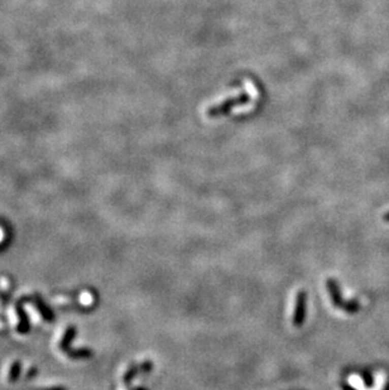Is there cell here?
<instances>
[{
    "label": "cell",
    "instance_id": "obj_1",
    "mask_svg": "<svg viewBox=\"0 0 389 390\" xmlns=\"http://www.w3.org/2000/svg\"><path fill=\"white\" fill-rule=\"evenodd\" d=\"M259 94V87L255 86L253 81L250 80H246L244 81V86L240 87L238 91L230 92V94L225 95V96L219 97V100H215V101L210 102L209 105L205 109V118L212 119V118H221L226 114L228 109L230 108V105H234V114H237V109H235V105L237 108H240L242 113H248V110L253 109L254 107L258 102L259 97H254V99H246L245 97L253 96V95ZM238 115V114H237Z\"/></svg>",
    "mask_w": 389,
    "mask_h": 390
},
{
    "label": "cell",
    "instance_id": "obj_2",
    "mask_svg": "<svg viewBox=\"0 0 389 390\" xmlns=\"http://www.w3.org/2000/svg\"><path fill=\"white\" fill-rule=\"evenodd\" d=\"M305 308H306V292L301 291L297 294V302H296V311L295 317H293V325L296 327L302 326L305 321Z\"/></svg>",
    "mask_w": 389,
    "mask_h": 390
},
{
    "label": "cell",
    "instance_id": "obj_3",
    "mask_svg": "<svg viewBox=\"0 0 389 390\" xmlns=\"http://www.w3.org/2000/svg\"><path fill=\"white\" fill-rule=\"evenodd\" d=\"M36 306H37V308L40 309V312L42 313V316L45 317V318L47 320L48 322H51L52 320H53V314H52V312L49 311L48 307L46 306L45 303H43L42 299H41L38 296H36Z\"/></svg>",
    "mask_w": 389,
    "mask_h": 390
},
{
    "label": "cell",
    "instance_id": "obj_4",
    "mask_svg": "<svg viewBox=\"0 0 389 390\" xmlns=\"http://www.w3.org/2000/svg\"><path fill=\"white\" fill-rule=\"evenodd\" d=\"M75 332H76V331H75L74 327H69V329H67V331L64 332L63 337H62V341H61V348H62V350H63V352H64V351H66V348L69 347L70 342H71V340H72V337H74V336H75Z\"/></svg>",
    "mask_w": 389,
    "mask_h": 390
},
{
    "label": "cell",
    "instance_id": "obj_5",
    "mask_svg": "<svg viewBox=\"0 0 389 390\" xmlns=\"http://www.w3.org/2000/svg\"><path fill=\"white\" fill-rule=\"evenodd\" d=\"M18 314H19V320H20V324L19 326H18V330H19V332H28V329H29V326H28V321H27V316H25V313L23 312V309L18 308Z\"/></svg>",
    "mask_w": 389,
    "mask_h": 390
},
{
    "label": "cell",
    "instance_id": "obj_6",
    "mask_svg": "<svg viewBox=\"0 0 389 390\" xmlns=\"http://www.w3.org/2000/svg\"><path fill=\"white\" fill-rule=\"evenodd\" d=\"M19 368H20L19 361H14V364H13L12 368H10V373H9V380L12 381V383L17 380L18 375H19Z\"/></svg>",
    "mask_w": 389,
    "mask_h": 390
}]
</instances>
